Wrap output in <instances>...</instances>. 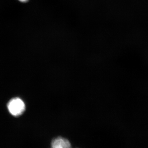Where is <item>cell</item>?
I'll list each match as a JSON object with an SVG mask.
<instances>
[{"label": "cell", "instance_id": "7a4b0ae2", "mask_svg": "<svg viewBox=\"0 0 148 148\" xmlns=\"http://www.w3.org/2000/svg\"><path fill=\"white\" fill-rule=\"evenodd\" d=\"M51 145L53 148H69L71 147V145L69 140L61 137L53 139Z\"/></svg>", "mask_w": 148, "mask_h": 148}, {"label": "cell", "instance_id": "6da1fadb", "mask_svg": "<svg viewBox=\"0 0 148 148\" xmlns=\"http://www.w3.org/2000/svg\"><path fill=\"white\" fill-rule=\"evenodd\" d=\"M9 112L13 116L17 117L21 115L25 110V105L21 99L14 98L11 99L7 105Z\"/></svg>", "mask_w": 148, "mask_h": 148}, {"label": "cell", "instance_id": "3957f363", "mask_svg": "<svg viewBox=\"0 0 148 148\" xmlns=\"http://www.w3.org/2000/svg\"><path fill=\"white\" fill-rule=\"evenodd\" d=\"M19 1H21V2H26L28 0H19Z\"/></svg>", "mask_w": 148, "mask_h": 148}]
</instances>
